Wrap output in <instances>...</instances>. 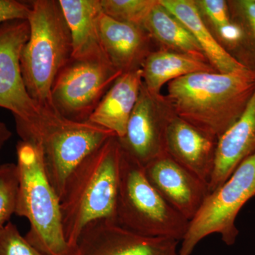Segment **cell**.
I'll return each instance as SVG.
<instances>
[{
    "instance_id": "cell-1",
    "label": "cell",
    "mask_w": 255,
    "mask_h": 255,
    "mask_svg": "<svg viewBox=\"0 0 255 255\" xmlns=\"http://www.w3.org/2000/svg\"><path fill=\"white\" fill-rule=\"evenodd\" d=\"M255 90V73H196L169 82L167 101L177 118L219 140L236 123Z\"/></svg>"
},
{
    "instance_id": "cell-2",
    "label": "cell",
    "mask_w": 255,
    "mask_h": 255,
    "mask_svg": "<svg viewBox=\"0 0 255 255\" xmlns=\"http://www.w3.org/2000/svg\"><path fill=\"white\" fill-rule=\"evenodd\" d=\"M122 148L110 137L69 174L60 196L64 234L76 251L77 242L89 223L100 219L116 222Z\"/></svg>"
},
{
    "instance_id": "cell-3",
    "label": "cell",
    "mask_w": 255,
    "mask_h": 255,
    "mask_svg": "<svg viewBox=\"0 0 255 255\" xmlns=\"http://www.w3.org/2000/svg\"><path fill=\"white\" fill-rule=\"evenodd\" d=\"M29 2V36L20 56L23 82L28 95L42 110L58 113L52 102V87L60 70L72 58L70 30L59 1L34 0Z\"/></svg>"
},
{
    "instance_id": "cell-4",
    "label": "cell",
    "mask_w": 255,
    "mask_h": 255,
    "mask_svg": "<svg viewBox=\"0 0 255 255\" xmlns=\"http://www.w3.org/2000/svg\"><path fill=\"white\" fill-rule=\"evenodd\" d=\"M16 155L19 189L15 215L29 222L25 238L46 255H75L65 239L60 197L47 176L41 151L20 140Z\"/></svg>"
},
{
    "instance_id": "cell-5",
    "label": "cell",
    "mask_w": 255,
    "mask_h": 255,
    "mask_svg": "<svg viewBox=\"0 0 255 255\" xmlns=\"http://www.w3.org/2000/svg\"><path fill=\"white\" fill-rule=\"evenodd\" d=\"M116 222L140 236L179 242L184 239L189 226V221L151 185L143 166L122 150Z\"/></svg>"
},
{
    "instance_id": "cell-6",
    "label": "cell",
    "mask_w": 255,
    "mask_h": 255,
    "mask_svg": "<svg viewBox=\"0 0 255 255\" xmlns=\"http://www.w3.org/2000/svg\"><path fill=\"white\" fill-rule=\"evenodd\" d=\"M114 136L113 132L89 121L73 122L54 113L21 140L41 151L47 176L60 197L73 169Z\"/></svg>"
},
{
    "instance_id": "cell-7",
    "label": "cell",
    "mask_w": 255,
    "mask_h": 255,
    "mask_svg": "<svg viewBox=\"0 0 255 255\" xmlns=\"http://www.w3.org/2000/svg\"><path fill=\"white\" fill-rule=\"evenodd\" d=\"M255 196V154L245 159L221 187L209 193L195 217L189 222L178 255H191L204 238L219 234L233 246L239 231L236 220L240 211Z\"/></svg>"
},
{
    "instance_id": "cell-8",
    "label": "cell",
    "mask_w": 255,
    "mask_h": 255,
    "mask_svg": "<svg viewBox=\"0 0 255 255\" xmlns=\"http://www.w3.org/2000/svg\"><path fill=\"white\" fill-rule=\"evenodd\" d=\"M29 32L27 20H12L0 24V107L14 116L21 138L53 113L42 110L28 95L23 82L20 56Z\"/></svg>"
},
{
    "instance_id": "cell-9",
    "label": "cell",
    "mask_w": 255,
    "mask_h": 255,
    "mask_svg": "<svg viewBox=\"0 0 255 255\" xmlns=\"http://www.w3.org/2000/svg\"><path fill=\"white\" fill-rule=\"evenodd\" d=\"M122 73L107 62L71 58L52 87L55 110L68 120L87 122Z\"/></svg>"
},
{
    "instance_id": "cell-10",
    "label": "cell",
    "mask_w": 255,
    "mask_h": 255,
    "mask_svg": "<svg viewBox=\"0 0 255 255\" xmlns=\"http://www.w3.org/2000/svg\"><path fill=\"white\" fill-rule=\"evenodd\" d=\"M179 243L171 238L140 236L115 221L100 219L84 228L75 255H178Z\"/></svg>"
},
{
    "instance_id": "cell-11",
    "label": "cell",
    "mask_w": 255,
    "mask_h": 255,
    "mask_svg": "<svg viewBox=\"0 0 255 255\" xmlns=\"http://www.w3.org/2000/svg\"><path fill=\"white\" fill-rule=\"evenodd\" d=\"M143 167L151 185L169 205L190 222L209 194L207 184L171 158L167 152Z\"/></svg>"
},
{
    "instance_id": "cell-12",
    "label": "cell",
    "mask_w": 255,
    "mask_h": 255,
    "mask_svg": "<svg viewBox=\"0 0 255 255\" xmlns=\"http://www.w3.org/2000/svg\"><path fill=\"white\" fill-rule=\"evenodd\" d=\"M217 140L182 119H170L165 131V151L178 164L209 185L214 170Z\"/></svg>"
},
{
    "instance_id": "cell-13",
    "label": "cell",
    "mask_w": 255,
    "mask_h": 255,
    "mask_svg": "<svg viewBox=\"0 0 255 255\" xmlns=\"http://www.w3.org/2000/svg\"><path fill=\"white\" fill-rule=\"evenodd\" d=\"M152 100L153 97L142 85L138 100L128 122L125 135L118 138L122 150L142 166L166 152L167 125L158 122Z\"/></svg>"
},
{
    "instance_id": "cell-14",
    "label": "cell",
    "mask_w": 255,
    "mask_h": 255,
    "mask_svg": "<svg viewBox=\"0 0 255 255\" xmlns=\"http://www.w3.org/2000/svg\"><path fill=\"white\" fill-rule=\"evenodd\" d=\"M255 154V90L241 117L218 140L209 193L221 187L241 162Z\"/></svg>"
},
{
    "instance_id": "cell-15",
    "label": "cell",
    "mask_w": 255,
    "mask_h": 255,
    "mask_svg": "<svg viewBox=\"0 0 255 255\" xmlns=\"http://www.w3.org/2000/svg\"><path fill=\"white\" fill-rule=\"evenodd\" d=\"M102 48L114 68L122 73L141 68L147 54L145 29L117 21L103 12L99 18Z\"/></svg>"
},
{
    "instance_id": "cell-16",
    "label": "cell",
    "mask_w": 255,
    "mask_h": 255,
    "mask_svg": "<svg viewBox=\"0 0 255 255\" xmlns=\"http://www.w3.org/2000/svg\"><path fill=\"white\" fill-rule=\"evenodd\" d=\"M142 85L141 68L122 73L104 96L89 122L111 130L118 138L123 137Z\"/></svg>"
},
{
    "instance_id": "cell-17",
    "label": "cell",
    "mask_w": 255,
    "mask_h": 255,
    "mask_svg": "<svg viewBox=\"0 0 255 255\" xmlns=\"http://www.w3.org/2000/svg\"><path fill=\"white\" fill-rule=\"evenodd\" d=\"M71 36L72 58L110 63L99 33L100 0H58ZM111 64V63H110Z\"/></svg>"
},
{
    "instance_id": "cell-18",
    "label": "cell",
    "mask_w": 255,
    "mask_h": 255,
    "mask_svg": "<svg viewBox=\"0 0 255 255\" xmlns=\"http://www.w3.org/2000/svg\"><path fill=\"white\" fill-rule=\"evenodd\" d=\"M159 2L189 30L204 51L206 58L219 73H234L248 68L213 36L201 18L196 1L159 0Z\"/></svg>"
},
{
    "instance_id": "cell-19",
    "label": "cell",
    "mask_w": 255,
    "mask_h": 255,
    "mask_svg": "<svg viewBox=\"0 0 255 255\" xmlns=\"http://www.w3.org/2000/svg\"><path fill=\"white\" fill-rule=\"evenodd\" d=\"M141 69L143 86L152 97L158 95L167 82L190 74L214 71L212 65L206 60L175 51H159L147 55Z\"/></svg>"
},
{
    "instance_id": "cell-20",
    "label": "cell",
    "mask_w": 255,
    "mask_h": 255,
    "mask_svg": "<svg viewBox=\"0 0 255 255\" xmlns=\"http://www.w3.org/2000/svg\"><path fill=\"white\" fill-rule=\"evenodd\" d=\"M144 29L175 52L206 60L204 51L189 30L159 1L146 19Z\"/></svg>"
},
{
    "instance_id": "cell-21",
    "label": "cell",
    "mask_w": 255,
    "mask_h": 255,
    "mask_svg": "<svg viewBox=\"0 0 255 255\" xmlns=\"http://www.w3.org/2000/svg\"><path fill=\"white\" fill-rule=\"evenodd\" d=\"M102 12L114 19L144 28L158 0H100Z\"/></svg>"
},
{
    "instance_id": "cell-22",
    "label": "cell",
    "mask_w": 255,
    "mask_h": 255,
    "mask_svg": "<svg viewBox=\"0 0 255 255\" xmlns=\"http://www.w3.org/2000/svg\"><path fill=\"white\" fill-rule=\"evenodd\" d=\"M19 175L17 164H0V228L5 226L16 212Z\"/></svg>"
},
{
    "instance_id": "cell-23",
    "label": "cell",
    "mask_w": 255,
    "mask_h": 255,
    "mask_svg": "<svg viewBox=\"0 0 255 255\" xmlns=\"http://www.w3.org/2000/svg\"><path fill=\"white\" fill-rule=\"evenodd\" d=\"M233 12L236 22L243 29V38L241 45H246L253 55L251 70L255 73V0H240L233 1Z\"/></svg>"
},
{
    "instance_id": "cell-24",
    "label": "cell",
    "mask_w": 255,
    "mask_h": 255,
    "mask_svg": "<svg viewBox=\"0 0 255 255\" xmlns=\"http://www.w3.org/2000/svg\"><path fill=\"white\" fill-rule=\"evenodd\" d=\"M0 255H46L22 236L11 221L0 228Z\"/></svg>"
},
{
    "instance_id": "cell-25",
    "label": "cell",
    "mask_w": 255,
    "mask_h": 255,
    "mask_svg": "<svg viewBox=\"0 0 255 255\" xmlns=\"http://www.w3.org/2000/svg\"><path fill=\"white\" fill-rule=\"evenodd\" d=\"M216 28L221 27L231 21L228 13V4L223 0H201L196 1Z\"/></svg>"
},
{
    "instance_id": "cell-26",
    "label": "cell",
    "mask_w": 255,
    "mask_h": 255,
    "mask_svg": "<svg viewBox=\"0 0 255 255\" xmlns=\"http://www.w3.org/2000/svg\"><path fill=\"white\" fill-rule=\"evenodd\" d=\"M30 11L29 1L0 0V24L12 20H27Z\"/></svg>"
},
{
    "instance_id": "cell-27",
    "label": "cell",
    "mask_w": 255,
    "mask_h": 255,
    "mask_svg": "<svg viewBox=\"0 0 255 255\" xmlns=\"http://www.w3.org/2000/svg\"><path fill=\"white\" fill-rule=\"evenodd\" d=\"M217 30L219 36L230 46L234 48L241 46L243 38V31L241 26L237 23L230 21L218 28Z\"/></svg>"
},
{
    "instance_id": "cell-28",
    "label": "cell",
    "mask_w": 255,
    "mask_h": 255,
    "mask_svg": "<svg viewBox=\"0 0 255 255\" xmlns=\"http://www.w3.org/2000/svg\"><path fill=\"white\" fill-rule=\"evenodd\" d=\"M12 136V132L9 130L4 122L0 121V150L4 147L10 138Z\"/></svg>"
}]
</instances>
